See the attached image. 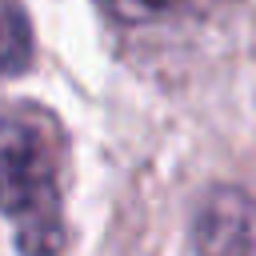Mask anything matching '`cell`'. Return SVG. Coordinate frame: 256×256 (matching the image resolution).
<instances>
[{"label":"cell","mask_w":256,"mask_h":256,"mask_svg":"<svg viewBox=\"0 0 256 256\" xmlns=\"http://www.w3.org/2000/svg\"><path fill=\"white\" fill-rule=\"evenodd\" d=\"M0 216L24 256L64 248V132L32 104L0 112Z\"/></svg>","instance_id":"6da1fadb"},{"label":"cell","mask_w":256,"mask_h":256,"mask_svg":"<svg viewBox=\"0 0 256 256\" xmlns=\"http://www.w3.org/2000/svg\"><path fill=\"white\" fill-rule=\"evenodd\" d=\"M192 240L200 256H256V196L244 188H216L204 196Z\"/></svg>","instance_id":"7a4b0ae2"},{"label":"cell","mask_w":256,"mask_h":256,"mask_svg":"<svg viewBox=\"0 0 256 256\" xmlns=\"http://www.w3.org/2000/svg\"><path fill=\"white\" fill-rule=\"evenodd\" d=\"M232 0H100V8L132 28H152V24H180V20H200L220 12Z\"/></svg>","instance_id":"3957f363"},{"label":"cell","mask_w":256,"mask_h":256,"mask_svg":"<svg viewBox=\"0 0 256 256\" xmlns=\"http://www.w3.org/2000/svg\"><path fill=\"white\" fill-rule=\"evenodd\" d=\"M32 60V32L24 20L20 0H0V76L28 68Z\"/></svg>","instance_id":"277c9868"}]
</instances>
